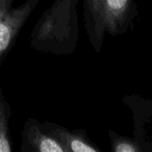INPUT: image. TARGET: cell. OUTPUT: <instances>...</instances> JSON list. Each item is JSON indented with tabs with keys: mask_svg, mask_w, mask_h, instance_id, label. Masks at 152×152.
<instances>
[{
	"mask_svg": "<svg viewBox=\"0 0 152 152\" xmlns=\"http://www.w3.org/2000/svg\"><path fill=\"white\" fill-rule=\"evenodd\" d=\"M79 0H54L34 26L30 46L41 53L56 55L72 53L79 35L77 4Z\"/></svg>",
	"mask_w": 152,
	"mask_h": 152,
	"instance_id": "1",
	"label": "cell"
},
{
	"mask_svg": "<svg viewBox=\"0 0 152 152\" xmlns=\"http://www.w3.org/2000/svg\"><path fill=\"white\" fill-rule=\"evenodd\" d=\"M83 7L85 28L95 53L101 52L106 34L126 33L139 15L137 0H83Z\"/></svg>",
	"mask_w": 152,
	"mask_h": 152,
	"instance_id": "2",
	"label": "cell"
},
{
	"mask_svg": "<svg viewBox=\"0 0 152 152\" xmlns=\"http://www.w3.org/2000/svg\"><path fill=\"white\" fill-rule=\"evenodd\" d=\"M40 0H26L17 7H12L0 20V67L13 47L17 36Z\"/></svg>",
	"mask_w": 152,
	"mask_h": 152,
	"instance_id": "3",
	"label": "cell"
},
{
	"mask_svg": "<svg viewBox=\"0 0 152 152\" xmlns=\"http://www.w3.org/2000/svg\"><path fill=\"white\" fill-rule=\"evenodd\" d=\"M20 134L21 152H67L62 143L37 119H27Z\"/></svg>",
	"mask_w": 152,
	"mask_h": 152,
	"instance_id": "4",
	"label": "cell"
},
{
	"mask_svg": "<svg viewBox=\"0 0 152 152\" xmlns=\"http://www.w3.org/2000/svg\"><path fill=\"white\" fill-rule=\"evenodd\" d=\"M44 127L55 136L65 147L67 152H100L101 149L87 136L84 129L69 130L58 124L42 122Z\"/></svg>",
	"mask_w": 152,
	"mask_h": 152,
	"instance_id": "5",
	"label": "cell"
},
{
	"mask_svg": "<svg viewBox=\"0 0 152 152\" xmlns=\"http://www.w3.org/2000/svg\"><path fill=\"white\" fill-rule=\"evenodd\" d=\"M12 109L5 100L0 84V152H12V146L9 134V120Z\"/></svg>",
	"mask_w": 152,
	"mask_h": 152,
	"instance_id": "6",
	"label": "cell"
},
{
	"mask_svg": "<svg viewBox=\"0 0 152 152\" xmlns=\"http://www.w3.org/2000/svg\"><path fill=\"white\" fill-rule=\"evenodd\" d=\"M110 147L113 152H142L144 149L137 140L122 136L112 130H109Z\"/></svg>",
	"mask_w": 152,
	"mask_h": 152,
	"instance_id": "7",
	"label": "cell"
},
{
	"mask_svg": "<svg viewBox=\"0 0 152 152\" xmlns=\"http://www.w3.org/2000/svg\"><path fill=\"white\" fill-rule=\"evenodd\" d=\"M14 0H0V20L13 6Z\"/></svg>",
	"mask_w": 152,
	"mask_h": 152,
	"instance_id": "8",
	"label": "cell"
}]
</instances>
